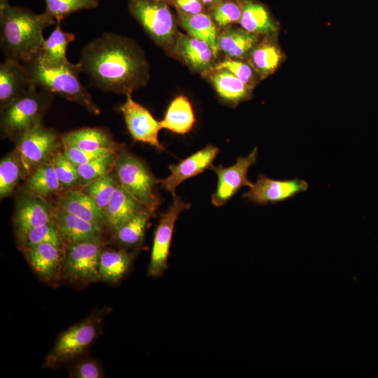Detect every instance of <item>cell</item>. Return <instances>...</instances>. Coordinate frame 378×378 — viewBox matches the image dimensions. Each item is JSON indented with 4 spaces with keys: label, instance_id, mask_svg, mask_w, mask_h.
<instances>
[{
    "label": "cell",
    "instance_id": "6da1fadb",
    "mask_svg": "<svg viewBox=\"0 0 378 378\" xmlns=\"http://www.w3.org/2000/svg\"><path fill=\"white\" fill-rule=\"evenodd\" d=\"M90 85L125 95L146 85L149 66L144 51L125 36L105 32L87 43L79 62Z\"/></svg>",
    "mask_w": 378,
    "mask_h": 378
},
{
    "label": "cell",
    "instance_id": "7a4b0ae2",
    "mask_svg": "<svg viewBox=\"0 0 378 378\" xmlns=\"http://www.w3.org/2000/svg\"><path fill=\"white\" fill-rule=\"evenodd\" d=\"M56 20L44 11L37 14L8 0L0 4V46L6 58L27 62L41 50L43 30Z\"/></svg>",
    "mask_w": 378,
    "mask_h": 378
},
{
    "label": "cell",
    "instance_id": "3957f363",
    "mask_svg": "<svg viewBox=\"0 0 378 378\" xmlns=\"http://www.w3.org/2000/svg\"><path fill=\"white\" fill-rule=\"evenodd\" d=\"M31 81L37 88L54 95L76 102L93 114L100 113L99 106L93 102L88 89L79 79L81 71L79 64L69 62L65 64H49L36 55L23 63Z\"/></svg>",
    "mask_w": 378,
    "mask_h": 378
},
{
    "label": "cell",
    "instance_id": "277c9868",
    "mask_svg": "<svg viewBox=\"0 0 378 378\" xmlns=\"http://www.w3.org/2000/svg\"><path fill=\"white\" fill-rule=\"evenodd\" d=\"M54 94L33 85L24 94L1 111V133L15 141L41 125Z\"/></svg>",
    "mask_w": 378,
    "mask_h": 378
},
{
    "label": "cell",
    "instance_id": "5b68a950",
    "mask_svg": "<svg viewBox=\"0 0 378 378\" xmlns=\"http://www.w3.org/2000/svg\"><path fill=\"white\" fill-rule=\"evenodd\" d=\"M129 10L148 36L160 48L172 52L179 35L174 18L160 0H129Z\"/></svg>",
    "mask_w": 378,
    "mask_h": 378
},
{
    "label": "cell",
    "instance_id": "8992f818",
    "mask_svg": "<svg viewBox=\"0 0 378 378\" xmlns=\"http://www.w3.org/2000/svg\"><path fill=\"white\" fill-rule=\"evenodd\" d=\"M104 311L97 312L62 332L46 356L43 368H54L80 355L97 337Z\"/></svg>",
    "mask_w": 378,
    "mask_h": 378
},
{
    "label": "cell",
    "instance_id": "52a82bcc",
    "mask_svg": "<svg viewBox=\"0 0 378 378\" xmlns=\"http://www.w3.org/2000/svg\"><path fill=\"white\" fill-rule=\"evenodd\" d=\"M103 245L102 236L66 245L61 279L79 285L100 281L99 260Z\"/></svg>",
    "mask_w": 378,
    "mask_h": 378
},
{
    "label": "cell",
    "instance_id": "ba28073f",
    "mask_svg": "<svg viewBox=\"0 0 378 378\" xmlns=\"http://www.w3.org/2000/svg\"><path fill=\"white\" fill-rule=\"evenodd\" d=\"M119 184L145 207L155 211L160 204L154 192L160 183L146 166L134 155L122 150L114 167Z\"/></svg>",
    "mask_w": 378,
    "mask_h": 378
},
{
    "label": "cell",
    "instance_id": "9c48e42d",
    "mask_svg": "<svg viewBox=\"0 0 378 378\" xmlns=\"http://www.w3.org/2000/svg\"><path fill=\"white\" fill-rule=\"evenodd\" d=\"M18 154L27 176L37 167L52 161L62 144V136L42 124L27 131L15 140Z\"/></svg>",
    "mask_w": 378,
    "mask_h": 378
},
{
    "label": "cell",
    "instance_id": "30bf717a",
    "mask_svg": "<svg viewBox=\"0 0 378 378\" xmlns=\"http://www.w3.org/2000/svg\"><path fill=\"white\" fill-rule=\"evenodd\" d=\"M173 203L169 209L161 214L156 227L150 262L148 267V275L150 277H159L167 268V260L172 243L174 225L181 211L190 207L181 197H173Z\"/></svg>",
    "mask_w": 378,
    "mask_h": 378
},
{
    "label": "cell",
    "instance_id": "8fae6325",
    "mask_svg": "<svg viewBox=\"0 0 378 378\" xmlns=\"http://www.w3.org/2000/svg\"><path fill=\"white\" fill-rule=\"evenodd\" d=\"M258 149L255 148L247 156L239 157L236 162L227 167L223 166L209 168L218 177L216 191L211 196V202L216 206H221L227 202L244 186L251 187L253 183L247 176L249 167L257 160Z\"/></svg>",
    "mask_w": 378,
    "mask_h": 378
},
{
    "label": "cell",
    "instance_id": "7c38bea8",
    "mask_svg": "<svg viewBox=\"0 0 378 378\" xmlns=\"http://www.w3.org/2000/svg\"><path fill=\"white\" fill-rule=\"evenodd\" d=\"M126 101L119 107L122 112L127 128L132 137L138 141L150 144L160 150L164 147L158 140V133L162 129L160 123L140 104L126 95Z\"/></svg>",
    "mask_w": 378,
    "mask_h": 378
},
{
    "label": "cell",
    "instance_id": "4fadbf2b",
    "mask_svg": "<svg viewBox=\"0 0 378 378\" xmlns=\"http://www.w3.org/2000/svg\"><path fill=\"white\" fill-rule=\"evenodd\" d=\"M308 183L303 179L274 180L260 174L256 182L243 197L260 205L285 201L306 191Z\"/></svg>",
    "mask_w": 378,
    "mask_h": 378
},
{
    "label": "cell",
    "instance_id": "5bb4252c",
    "mask_svg": "<svg viewBox=\"0 0 378 378\" xmlns=\"http://www.w3.org/2000/svg\"><path fill=\"white\" fill-rule=\"evenodd\" d=\"M54 213L55 207L46 199L24 192L18 200L13 217L18 240L31 230L54 221Z\"/></svg>",
    "mask_w": 378,
    "mask_h": 378
},
{
    "label": "cell",
    "instance_id": "9a60e30c",
    "mask_svg": "<svg viewBox=\"0 0 378 378\" xmlns=\"http://www.w3.org/2000/svg\"><path fill=\"white\" fill-rule=\"evenodd\" d=\"M219 149L214 146L207 145L176 164L169 166L170 174L160 180L162 186L174 197L176 188L184 181L197 176L213 165Z\"/></svg>",
    "mask_w": 378,
    "mask_h": 378
},
{
    "label": "cell",
    "instance_id": "2e32d148",
    "mask_svg": "<svg viewBox=\"0 0 378 378\" xmlns=\"http://www.w3.org/2000/svg\"><path fill=\"white\" fill-rule=\"evenodd\" d=\"M64 248L43 243L25 248L23 251L36 274L43 281L54 282L61 279Z\"/></svg>",
    "mask_w": 378,
    "mask_h": 378
},
{
    "label": "cell",
    "instance_id": "e0dca14e",
    "mask_svg": "<svg viewBox=\"0 0 378 378\" xmlns=\"http://www.w3.org/2000/svg\"><path fill=\"white\" fill-rule=\"evenodd\" d=\"M33 85L24 64L6 58L0 64L1 111L24 94Z\"/></svg>",
    "mask_w": 378,
    "mask_h": 378
},
{
    "label": "cell",
    "instance_id": "ac0fdd59",
    "mask_svg": "<svg viewBox=\"0 0 378 378\" xmlns=\"http://www.w3.org/2000/svg\"><path fill=\"white\" fill-rule=\"evenodd\" d=\"M173 53L192 69L202 74L208 72L216 65L217 56L211 46L190 34L179 33Z\"/></svg>",
    "mask_w": 378,
    "mask_h": 378
},
{
    "label": "cell",
    "instance_id": "d6986e66",
    "mask_svg": "<svg viewBox=\"0 0 378 378\" xmlns=\"http://www.w3.org/2000/svg\"><path fill=\"white\" fill-rule=\"evenodd\" d=\"M54 221L66 245L100 237L104 230L57 204L55 207Z\"/></svg>",
    "mask_w": 378,
    "mask_h": 378
},
{
    "label": "cell",
    "instance_id": "ffe728a7",
    "mask_svg": "<svg viewBox=\"0 0 378 378\" xmlns=\"http://www.w3.org/2000/svg\"><path fill=\"white\" fill-rule=\"evenodd\" d=\"M57 205L102 229L107 227L103 211L82 190H64L59 195Z\"/></svg>",
    "mask_w": 378,
    "mask_h": 378
},
{
    "label": "cell",
    "instance_id": "44dd1931",
    "mask_svg": "<svg viewBox=\"0 0 378 378\" xmlns=\"http://www.w3.org/2000/svg\"><path fill=\"white\" fill-rule=\"evenodd\" d=\"M145 206L120 184L104 210L107 227L113 232Z\"/></svg>",
    "mask_w": 378,
    "mask_h": 378
},
{
    "label": "cell",
    "instance_id": "7402d4cb",
    "mask_svg": "<svg viewBox=\"0 0 378 378\" xmlns=\"http://www.w3.org/2000/svg\"><path fill=\"white\" fill-rule=\"evenodd\" d=\"M260 36L243 28L227 27L219 32L218 51H222L227 58L247 59Z\"/></svg>",
    "mask_w": 378,
    "mask_h": 378
},
{
    "label": "cell",
    "instance_id": "603a6c76",
    "mask_svg": "<svg viewBox=\"0 0 378 378\" xmlns=\"http://www.w3.org/2000/svg\"><path fill=\"white\" fill-rule=\"evenodd\" d=\"M274 38L263 36L247 57V62L260 79L273 74L284 59V54Z\"/></svg>",
    "mask_w": 378,
    "mask_h": 378
},
{
    "label": "cell",
    "instance_id": "cb8c5ba5",
    "mask_svg": "<svg viewBox=\"0 0 378 378\" xmlns=\"http://www.w3.org/2000/svg\"><path fill=\"white\" fill-rule=\"evenodd\" d=\"M63 146L83 150H97L104 148H121L110 134L99 127H83L64 133L62 136Z\"/></svg>",
    "mask_w": 378,
    "mask_h": 378
},
{
    "label": "cell",
    "instance_id": "d4e9b609",
    "mask_svg": "<svg viewBox=\"0 0 378 378\" xmlns=\"http://www.w3.org/2000/svg\"><path fill=\"white\" fill-rule=\"evenodd\" d=\"M205 74L209 76L218 94L226 103L237 105L250 98L252 90L228 70L213 68Z\"/></svg>",
    "mask_w": 378,
    "mask_h": 378
},
{
    "label": "cell",
    "instance_id": "484cf974",
    "mask_svg": "<svg viewBox=\"0 0 378 378\" xmlns=\"http://www.w3.org/2000/svg\"><path fill=\"white\" fill-rule=\"evenodd\" d=\"M239 24L246 31L261 36L275 37L279 27L267 9L253 0H243Z\"/></svg>",
    "mask_w": 378,
    "mask_h": 378
},
{
    "label": "cell",
    "instance_id": "4316f807",
    "mask_svg": "<svg viewBox=\"0 0 378 378\" xmlns=\"http://www.w3.org/2000/svg\"><path fill=\"white\" fill-rule=\"evenodd\" d=\"M134 254L125 248L102 249L99 260L100 281L115 284L130 271Z\"/></svg>",
    "mask_w": 378,
    "mask_h": 378
},
{
    "label": "cell",
    "instance_id": "83f0119b",
    "mask_svg": "<svg viewBox=\"0 0 378 378\" xmlns=\"http://www.w3.org/2000/svg\"><path fill=\"white\" fill-rule=\"evenodd\" d=\"M179 24L190 36L208 43L217 56L218 51V27L210 15L201 13L188 15L178 12Z\"/></svg>",
    "mask_w": 378,
    "mask_h": 378
},
{
    "label": "cell",
    "instance_id": "f1b7e54d",
    "mask_svg": "<svg viewBox=\"0 0 378 378\" xmlns=\"http://www.w3.org/2000/svg\"><path fill=\"white\" fill-rule=\"evenodd\" d=\"M24 192L46 199L64 190L54 169L52 161L43 164L27 176L24 185Z\"/></svg>",
    "mask_w": 378,
    "mask_h": 378
},
{
    "label": "cell",
    "instance_id": "f546056e",
    "mask_svg": "<svg viewBox=\"0 0 378 378\" xmlns=\"http://www.w3.org/2000/svg\"><path fill=\"white\" fill-rule=\"evenodd\" d=\"M195 122V117L191 103L183 95L178 96L172 100L164 118L160 121L162 129L179 134L189 132Z\"/></svg>",
    "mask_w": 378,
    "mask_h": 378
},
{
    "label": "cell",
    "instance_id": "4dcf8cb0",
    "mask_svg": "<svg viewBox=\"0 0 378 378\" xmlns=\"http://www.w3.org/2000/svg\"><path fill=\"white\" fill-rule=\"evenodd\" d=\"M154 213L146 207L144 208L113 232L115 241L125 249L139 247Z\"/></svg>",
    "mask_w": 378,
    "mask_h": 378
},
{
    "label": "cell",
    "instance_id": "1f68e13d",
    "mask_svg": "<svg viewBox=\"0 0 378 378\" xmlns=\"http://www.w3.org/2000/svg\"><path fill=\"white\" fill-rule=\"evenodd\" d=\"M76 36L62 30L61 22H57L54 30L45 39L40 51L36 54L44 62L49 64H65L69 62L66 57L69 44Z\"/></svg>",
    "mask_w": 378,
    "mask_h": 378
},
{
    "label": "cell",
    "instance_id": "d6a6232c",
    "mask_svg": "<svg viewBox=\"0 0 378 378\" xmlns=\"http://www.w3.org/2000/svg\"><path fill=\"white\" fill-rule=\"evenodd\" d=\"M24 176H26L25 172L15 150L6 155L0 162L1 199L10 195Z\"/></svg>",
    "mask_w": 378,
    "mask_h": 378
},
{
    "label": "cell",
    "instance_id": "836d02e7",
    "mask_svg": "<svg viewBox=\"0 0 378 378\" xmlns=\"http://www.w3.org/2000/svg\"><path fill=\"white\" fill-rule=\"evenodd\" d=\"M18 241L22 250L43 243L52 244L63 248L66 246L55 221L31 230Z\"/></svg>",
    "mask_w": 378,
    "mask_h": 378
},
{
    "label": "cell",
    "instance_id": "e575fe53",
    "mask_svg": "<svg viewBox=\"0 0 378 378\" xmlns=\"http://www.w3.org/2000/svg\"><path fill=\"white\" fill-rule=\"evenodd\" d=\"M118 154V152L109 153L90 162L76 165L80 186L83 187L102 176L109 174L115 167Z\"/></svg>",
    "mask_w": 378,
    "mask_h": 378
},
{
    "label": "cell",
    "instance_id": "d590c367",
    "mask_svg": "<svg viewBox=\"0 0 378 378\" xmlns=\"http://www.w3.org/2000/svg\"><path fill=\"white\" fill-rule=\"evenodd\" d=\"M118 184L117 178L107 174L82 187L81 190L104 212Z\"/></svg>",
    "mask_w": 378,
    "mask_h": 378
},
{
    "label": "cell",
    "instance_id": "8d00e7d4",
    "mask_svg": "<svg viewBox=\"0 0 378 378\" xmlns=\"http://www.w3.org/2000/svg\"><path fill=\"white\" fill-rule=\"evenodd\" d=\"M45 11L57 22H61L76 11L92 9L99 6V0H45Z\"/></svg>",
    "mask_w": 378,
    "mask_h": 378
},
{
    "label": "cell",
    "instance_id": "74e56055",
    "mask_svg": "<svg viewBox=\"0 0 378 378\" xmlns=\"http://www.w3.org/2000/svg\"><path fill=\"white\" fill-rule=\"evenodd\" d=\"M211 17L220 29L231 27L239 22L242 10L243 0H225L211 8Z\"/></svg>",
    "mask_w": 378,
    "mask_h": 378
},
{
    "label": "cell",
    "instance_id": "f35d334b",
    "mask_svg": "<svg viewBox=\"0 0 378 378\" xmlns=\"http://www.w3.org/2000/svg\"><path fill=\"white\" fill-rule=\"evenodd\" d=\"M52 163L64 190L74 189L80 186L76 166L66 157L63 152L58 150L53 157Z\"/></svg>",
    "mask_w": 378,
    "mask_h": 378
},
{
    "label": "cell",
    "instance_id": "ab89813d",
    "mask_svg": "<svg viewBox=\"0 0 378 378\" xmlns=\"http://www.w3.org/2000/svg\"><path fill=\"white\" fill-rule=\"evenodd\" d=\"M214 68L228 70L251 90L255 86L257 78L259 77L248 62L243 59L226 58L216 64Z\"/></svg>",
    "mask_w": 378,
    "mask_h": 378
},
{
    "label": "cell",
    "instance_id": "60d3db41",
    "mask_svg": "<svg viewBox=\"0 0 378 378\" xmlns=\"http://www.w3.org/2000/svg\"><path fill=\"white\" fill-rule=\"evenodd\" d=\"M120 148H104L97 150H83L71 146H64V154L76 165L83 164L112 153H117Z\"/></svg>",
    "mask_w": 378,
    "mask_h": 378
},
{
    "label": "cell",
    "instance_id": "b9f144b4",
    "mask_svg": "<svg viewBox=\"0 0 378 378\" xmlns=\"http://www.w3.org/2000/svg\"><path fill=\"white\" fill-rule=\"evenodd\" d=\"M69 376L74 378H101L104 377V373L97 360L86 359L74 365Z\"/></svg>",
    "mask_w": 378,
    "mask_h": 378
},
{
    "label": "cell",
    "instance_id": "7bdbcfd3",
    "mask_svg": "<svg viewBox=\"0 0 378 378\" xmlns=\"http://www.w3.org/2000/svg\"><path fill=\"white\" fill-rule=\"evenodd\" d=\"M174 3L178 12L188 15L204 13L205 7L201 0H176Z\"/></svg>",
    "mask_w": 378,
    "mask_h": 378
},
{
    "label": "cell",
    "instance_id": "ee69618b",
    "mask_svg": "<svg viewBox=\"0 0 378 378\" xmlns=\"http://www.w3.org/2000/svg\"><path fill=\"white\" fill-rule=\"evenodd\" d=\"M201 1H202V3L204 4L205 6H207L211 8L212 7L215 6L216 5L221 3L222 1L225 0H201Z\"/></svg>",
    "mask_w": 378,
    "mask_h": 378
},
{
    "label": "cell",
    "instance_id": "f6af8a7d",
    "mask_svg": "<svg viewBox=\"0 0 378 378\" xmlns=\"http://www.w3.org/2000/svg\"><path fill=\"white\" fill-rule=\"evenodd\" d=\"M160 1L166 2V1H174L176 0H160Z\"/></svg>",
    "mask_w": 378,
    "mask_h": 378
}]
</instances>
